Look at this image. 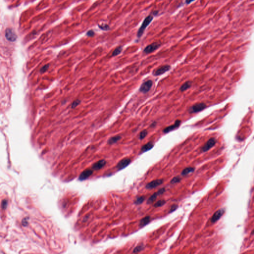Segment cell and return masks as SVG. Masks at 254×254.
Segmentation results:
<instances>
[{"label":"cell","mask_w":254,"mask_h":254,"mask_svg":"<svg viewBox=\"0 0 254 254\" xmlns=\"http://www.w3.org/2000/svg\"><path fill=\"white\" fill-rule=\"evenodd\" d=\"M153 18V16L149 15V16H147L145 19V20H143V23L141 24V26L140 27V28H139L138 32V33H137V36L139 38L141 37L142 36V35L144 33V31L146 30V28L149 25V24L150 23L152 22Z\"/></svg>","instance_id":"6da1fadb"},{"label":"cell","mask_w":254,"mask_h":254,"mask_svg":"<svg viewBox=\"0 0 254 254\" xmlns=\"http://www.w3.org/2000/svg\"><path fill=\"white\" fill-rule=\"evenodd\" d=\"M207 107V105L204 103H196L193 105L189 109V112L191 114L201 112Z\"/></svg>","instance_id":"7a4b0ae2"},{"label":"cell","mask_w":254,"mask_h":254,"mask_svg":"<svg viewBox=\"0 0 254 254\" xmlns=\"http://www.w3.org/2000/svg\"><path fill=\"white\" fill-rule=\"evenodd\" d=\"M216 143V140L215 138H211L209 139L207 142L204 144L203 147L201 148V151L203 153L209 151L210 149L215 146Z\"/></svg>","instance_id":"3957f363"},{"label":"cell","mask_w":254,"mask_h":254,"mask_svg":"<svg viewBox=\"0 0 254 254\" xmlns=\"http://www.w3.org/2000/svg\"><path fill=\"white\" fill-rule=\"evenodd\" d=\"M171 69V66L169 65H165L159 67L156 70H154L153 72V74L154 76H159L167 72Z\"/></svg>","instance_id":"277c9868"},{"label":"cell","mask_w":254,"mask_h":254,"mask_svg":"<svg viewBox=\"0 0 254 254\" xmlns=\"http://www.w3.org/2000/svg\"><path fill=\"white\" fill-rule=\"evenodd\" d=\"M153 85V83L152 80H147V81L143 83L141 85L140 88V91L144 94L147 93L150 90Z\"/></svg>","instance_id":"5b68a950"},{"label":"cell","mask_w":254,"mask_h":254,"mask_svg":"<svg viewBox=\"0 0 254 254\" xmlns=\"http://www.w3.org/2000/svg\"><path fill=\"white\" fill-rule=\"evenodd\" d=\"M161 44L158 42H154L152 44L147 46L143 50V52L146 54H149L153 52L156 50L160 46Z\"/></svg>","instance_id":"8992f818"},{"label":"cell","mask_w":254,"mask_h":254,"mask_svg":"<svg viewBox=\"0 0 254 254\" xmlns=\"http://www.w3.org/2000/svg\"><path fill=\"white\" fill-rule=\"evenodd\" d=\"M131 162V160L129 158H123L117 164L116 167L118 170L123 169L127 166H128Z\"/></svg>","instance_id":"52a82bcc"},{"label":"cell","mask_w":254,"mask_h":254,"mask_svg":"<svg viewBox=\"0 0 254 254\" xmlns=\"http://www.w3.org/2000/svg\"><path fill=\"white\" fill-rule=\"evenodd\" d=\"M163 183V179H156L147 183L146 186L147 189H153L161 185Z\"/></svg>","instance_id":"ba28073f"},{"label":"cell","mask_w":254,"mask_h":254,"mask_svg":"<svg viewBox=\"0 0 254 254\" xmlns=\"http://www.w3.org/2000/svg\"><path fill=\"white\" fill-rule=\"evenodd\" d=\"M165 192V188H161V189H160V190H158L157 192L154 193L153 195H152L150 197V198H149L148 199V200H147V203H148V204H150V203H153V202H154L156 200V198L157 197V196L162 195Z\"/></svg>","instance_id":"9c48e42d"},{"label":"cell","mask_w":254,"mask_h":254,"mask_svg":"<svg viewBox=\"0 0 254 254\" xmlns=\"http://www.w3.org/2000/svg\"><path fill=\"white\" fill-rule=\"evenodd\" d=\"M181 121L180 120H177L176 121H175V123L173 125H172L170 126H168L166 128H165L164 129L163 131V132L164 134H167L168 133H169L171 131H172L173 130H174L178 128L180 125L181 124Z\"/></svg>","instance_id":"30bf717a"},{"label":"cell","mask_w":254,"mask_h":254,"mask_svg":"<svg viewBox=\"0 0 254 254\" xmlns=\"http://www.w3.org/2000/svg\"><path fill=\"white\" fill-rule=\"evenodd\" d=\"M224 212L225 210L223 209H219V210H217L211 217L210 219L211 222L212 223H215L217 220H219L220 217L222 216V215H223Z\"/></svg>","instance_id":"8fae6325"},{"label":"cell","mask_w":254,"mask_h":254,"mask_svg":"<svg viewBox=\"0 0 254 254\" xmlns=\"http://www.w3.org/2000/svg\"><path fill=\"white\" fill-rule=\"evenodd\" d=\"M92 174H93L92 170L89 169L85 170L79 175V179L80 181H84L88 178L90 176L92 175Z\"/></svg>","instance_id":"7c38bea8"},{"label":"cell","mask_w":254,"mask_h":254,"mask_svg":"<svg viewBox=\"0 0 254 254\" xmlns=\"http://www.w3.org/2000/svg\"><path fill=\"white\" fill-rule=\"evenodd\" d=\"M6 37L10 41H15L17 39V36L14 31L11 28H8L6 31Z\"/></svg>","instance_id":"4fadbf2b"},{"label":"cell","mask_w":254,"mask_h":254,"mask_svg":"<svg viewBox=\"0 0 254 254\" xmlns=\"http://www.w3.org/2000/svg\"><path fill=\"white\" fill-rule=\"evenodd\" d=\"M106 164V160L104 159L100 160L97 162L93 164L92 166V169L94 170H98L101 169L103 167H104Z\"/></svg>","instance_id":"5bb4252c"},{"label":"cell","mask_w":254,"mask_h":254,"mask_svg":"<svg viewBox=\"0 0 254 254\" xmlns=\"http://www.w3.org/2000/svg\"><path fill=\"white\" fill-rule=\"evenodd\" d=\"M154 146V145L152 142H149L143 145L141 148V153H145L150 150Z\"/></svg>","instance_id":"9a60e30c"},{"label":"cell","mask_w":254,"mask_h":254,"mask_svg":"<svg viewBox=\"0 0 254 254\" xmlns=\"http://www.w3.org/2000/svg\"><path fill=\"white\" fill-rule=\"evenodd\" d=\"M191 86H192V82H191L190 81H188L185 82L183 85H181L180 90L181 91L183 92V91H185L188 90V89H189L191 87Z\"/></svg>","instance_id":"2e32d148"},{"label":"cell","mask_w":254,"mask_h":254,"mask_svg":"<svg viewBox=\"0 0 254 254\" xmlns=\"http://www.w3.org/2000/svg\"><path fill=\"white\" fill-rule=\"evenodd\" d=\"M121 136H114L110 138L108 141V143L109 145H112L116 143L120 140H121Z\"/></svg>","instance_id":"e0dca14e"},{"label":"cell","mask_w":254,"mask_h":254,"mask_svg":"<svg viewBox=\"0 0 254 254\" xmlns=\"http://www.w3.org/2000/svg\"><path fill=\"white\" fill-rule=\"evenodd\" d=\"M195 171V168L192 167H188L185 168L182 171L181 174L183 176H186L190 173H193Z\"/></svg>","instance_id":"ac0fdd59"},{"label":"cell","mask_w":254,"mask_h":254,"mask_svg":"<svg viewBox=\"0 0 254 254\" xmlns=\"http://www.w3.org/2000/svg\"><path fill=\"white\" fill-rule=\"evenodd\" d=\"M150 217L149 216H147L146 217L143 218L140 221V225L141 227L145 226L149 223V222L150 221Z\"/></svg>","instance_id":"d6986e66"},{"label":"cell","mask_w":254,"mask_h":254,"mask_svg":"<svg viewBox=\"0 0 254 254\" xmlns=\"http://www.w3.org/2000/svg\"><path fill=\"white\" fill-rule=\"evenodd\" d=\"M122 49H123V48L121 46H119L118 47H117L113 51L112 54V56H116L118 55L119 54H120L121 53V52L122 51Z\"/></svg>","instance_id":"ffe728a7"},{"label":"cell","mask_w":254,"mask_h":254,"mask_svg":"<svg viewBox=\"0 0 254 254\" xmlns=\"http://www.w3.org/2000/svg\"><path fill=\"white\" fill-rule=\"evenodd\" d=\"M166 203V201L164 200H159L154 204V207L155 208L161 207Z\"/></svg>","instance_id":"44dd1931"},{"label":"cell","mask_w":254,"mask_h":254,"mask_svg":"<svg viewBox=\"0 0 254 254\" xmlns=\"http://www.w3.org/2000/svg\"><path fill=\"white\" fill-rule=\"evenodd\" d=\"M181 180V178L179 176H176L174 177L170 181V183L171 184H174L176 183L180 182Z\"/></svg>","instance_id":"7402d4cb"},{"label":"cell","mask_w":254,"mask_h":254,"mask_svg":"<svg viewBox=\"0 0 254 254\" xmlns=\"http://www.w3.org/2000/svg\"><path fill=\"white\" fill-rule=\"evenodd\" d=\"M145 200V197L144 196H141L140 197L136 198L135 201V203L136 204H140L143 202Z\"/></svg>","instance_id":"603a6c76"},{"label":"cell","mask_w":254,"mask_h":254,"mask_svg":"<svg viewBox=\"0 0 254 254\" xmlns=\"http://www.w3.org/2000/svg\"><path fill=\"white\" fill-rule=\"evenodd\" d=\"M147 135V130H143V131H142L140 133V135H139V138H140V139L141 140H143V139H145Z\"/></svg>","instance_id":"cb8c5ba5"},{"label":"cell","mask_w":254,"mask_h":254,"mask_svg":"<svg viewBox=\"0 0 254 254\" xmlns=\"http://www.w3.org/2000/svg\"><path fill=\"white\" fill-rule=\"evenodd\" d=\"M80 102H81V101L79 99H77V100H74L73 102V103L72 104V105H71L72 108H75L77 107L78 105H79Z\"/></svg>","instance_id":"d4e9b609"},{"label":"cell","mask_w":254,"mask_h":254,"mask_svg":"<svg viewBox=\"0 0 254 254\" xmlns=\"http://www.w3.org/2000/svg\"><path fill=\"white\" fill-rule=\"evenodd\" d=\"M98 26L99 28L101 29L102 30H105V31H107V30H109L110 29V27L109 26V25H107V24H104V25H98Z\"/></svg>","instance_id":"484cf974"},{"label":"cell","mask_w":254,"mask_h":254,"mask_svg":"<svg viewBox=\"0 0 254 254\" xmlns=\"http://www.w3.org/2000/svg\"><path fill=\"white\" fill-rule=\"evenodd\" d=\"M49 64H47V65H45L44 67H43L42 68H41L40 70V72L42 73H45V72L47 71V70L49 68Z\"/></svg>","instance_id":"4316f807"},{"label":"cell","mask_w":254,"mask_h":254,"mask_svg":"<svg viewBox=\"0 0 254 254\" xmlns=\"http://www.w3.org/2000/svg\"><path fill=\"white\" fill-rule=\"evenodd\" d=\"M95 34V33L94 32V31H93L92 30H89L87 31V33H86V35L88 37H93L94 36Z\"/></svg>","instance_id":"83f0119b"},{"label":"cell","mask_w":254,"mask_h":254,"mask_svg":"<svg viewBox=\"0 0 254 254\" xmlns=\"http://www.w3.org/2000/svg\"><path fill=\"white\" fill-rule=\"evenodd\" d=\"M143 246L142 245H140V246H137L136 247V248L134 249V253H137L140 251H141V250L143 249Z\"/></svg>","instance_id":"f1b7e54d"},{"label":"cell","mask_w":254,"mask_h":254,"mask_svg":"<svg viewBox=\"0 0 254 254\" xmlns=\"http://www.w3.org/2000/svg\"><path fill=\"white\" fill-rule=\"evenodd\" d=\"M178 206L177 205H176V204H173V205H172L171 207V209H170V212H172L173 211H175V210L178 208Z\"/></svg>","instance_id":"f546056e"},{"label":"cell","mask_w":254,"mask_h":254,"mask_svg":"<svg viewBox=\"0 0 254 254\" xmlns=\"http://www.w3.org/2000/svg\"><path fill=\"white\" fill-rule=\"evenodd\" d=\"M8 204V202L6 200H3V201L2 203V207L3 209H5L6 208Z\"/></svg>","instance_id":"4dcf8cb0"},{"label":"cell","mask_w":254,"mask_h":254,"mask_svg":"<svg viewBox=\"0 0 254 254\" xmlns=\"http://www.w3.org/2000/svg\"><path fill=\"white\" fill-rule=\"evenodd\" d=\"M156 123L154 122H153V123L151 125V126H151L152 127H153L155 126V125H156Z\"/></svg>","instance_id":"1f68e13d"},{"label":"cell","mask_w":254,"mask_h":254,"mask_svg":"<svg viewBox=\"0 0 254 254\" xmlns=\"http://www.w3.org/2000/svg\"><path fill=\"white\" fill-rule=\"evenodd\" d=\"M193 2V1H189V2H188V1H186V3H187V4H189V3H191V2Z\"/></svg>","instance_id":"d6a6232c"}]
</instances>
